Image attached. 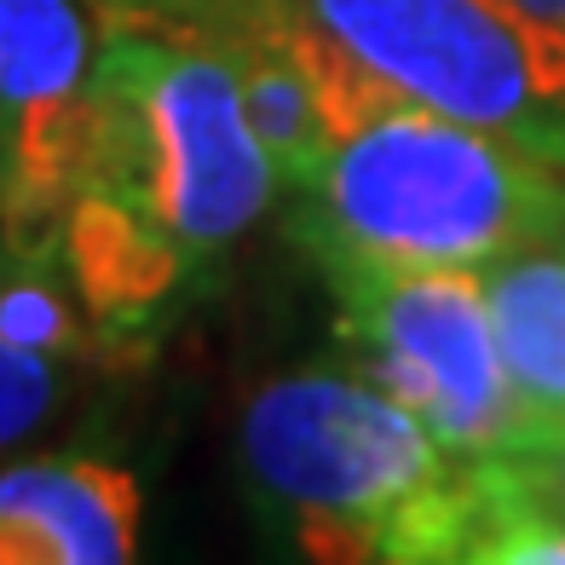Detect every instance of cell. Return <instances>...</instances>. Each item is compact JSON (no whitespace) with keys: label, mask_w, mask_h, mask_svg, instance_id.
Masks as SVG:
<instances>
[{"label":"cell","mask_w":565,"mask_h":565,"mask_svg":"<svg viewBox=\"0 0 565 565\" xmlns=\"http://www.w3.org/2000/svg\"><path fill=\"white\" fill-rule=\"evenodd\" d=\"M295 231L318 266L484 271L565 237V168L393 93L335 139Z\"/></svg>","instance_id":"6da1fadb"},{"label":"cell","mask_w":565,"mask_h":565,"mask_svg":"<svg viewBox=\"0 0 565 565\" xmlns=\"http://www.w3.org/2000/svg\"><path fill=\"white\" fill-rule=\"evenodd\" d=\"M243 461L323 559H461L473 461L364 375H282L248 398Z\"/></svg>","instance_id":"7a4b0ae2"},{"label":"cell","mask_w":565,"mask_h":565,"mask_svg":"<svg viewBox=\"0 0 565 565\" xmlns=\"http://www.w3.org/2000/svg\"><path fill=\"white\" fill-rule=\"evenodd\" d=\"M93 58L98 179L93 191L139 214L185 266L231 248L266 214L277 173L243 116L231 58L214 35L150 7H105Z\"/></svg>","instance_id":"3957f363"},{"label":"cell","mask_w":565,"mask_h":565,"mask_svg":"<svg viewBox=\"0 0 565 565\" xmlns=\"http://www.w3.org/2000/svg\"><path fill=\"white\" fill-rule=\"evenodd\" d=\"M341 335L364 352V381L398 398L456 461L531 450L548 422L520 404L497 347L484 271H404L329 260Z\"/></svg>","instance_id":"277c9868"},{"label":"cell","mask_w":565,"mask_h":565,"mask_svg":"<svg viewBox=\"0 0 565 565\" xmlns=\"http://www.w3.org/2000/svg\"><path fill=\"white\" fill-rule=\"evenodd\" d=\"M393 93L565 168V35L520 0H306Z\"/></svg>","instance_id":"5b68a950"},{"label":"cell","mask_w":565,"mask_h":565,"mask_svg":"<svg viewBox=\"0 0 565 565\" xmlns=\"http://www.w3.org/2000/svg\"><path fill=\"white\" fill-rule=\"evenodd\" d=\"M93 58L82 0H0V231L18 260L58 248L98 179Z\"/></svg>","instance_id":"8992f818"},{"label":"cell","mask_w":565,"mask_h":565,"mask_svg":"<svg viewBox=\"0 0 565 565\" xmlns=\"http://www.w3.org/2000/svg\"><path fill=\"white\" fill-rule=\"evenodd\" d=\"M139 479L116 461H12L0 468V565H121L139 554Z\"/></svg>","instance_id":"52a82bcc"},{"label":"cell","mask_w":565,"mask_h":565,"mask_svg":"<svg viewBox=\"0 0 565 565\" xmlns=\"http://www.w3.org/2000/svg\"><path fill=\"white\" fill-rule=\"evenodd\" d=\"M497 347L520 404L536 422H565V237L484 266Z\"/></svg>","instance_id":"ba28073f"},{"label":"cell","mask_w":565,"mask_h":565,"mask_svg":"<svg viewBox=\"0 0 565 565\" xmlns=\"http://www.w3.org/2000/svg\"><path fill=\"white\" fill-rule=\"evenodd\" d=\"M58 248L70 254V271L82 282V312L93 318H145L179 289L185 260L150 231L139 214H127L116 196L87 191L64 220Z\"/></svg>","instance_id":"9c48e42d"},{"label":"cell","mask_w":565,"mask_h":565,"mask_svg":"<svg viewBox=\"0 0 565 565\" xmlns=\"http://www.w3.org/2000/svg\"><path fill=\"white\" fill-rule=\"evenodd\" d=\"M0 341H12L23 352H46V358H75L87 347V323L75 318V306L46 282L30 260L0 271Z\"/></svg>","instance_id":"30bf717a"},{"label":"cell","mask_w":565,"mask_h":565,"mask_svg":"<svg viewBox=\"0 0 565 565\" xmlns=\"http://www.w3.org/2000/svg\"><path fill=\"white\" fill-rule=\"evenodd\" d=\"M58 387H64L58 358L23 352L12 341H0V450L30 439V433L53 416Z\"/></svg>","instance_id":"8fae6325"},{"label":"cell","mask_w":565,"mask_h":565,"mask_svg":"<svg viewBox=\"0 0 565 565\" xmlns=\"http://www.w3.org/2000/svg\"><path fill=\"white\" fill-rule=\"evenodd\" d=\"M520 7H525L531 18H543V23H554V30L565 35V0H520Z\"/></svg>","instance_id":"7c38bea8"}]
</instances>
